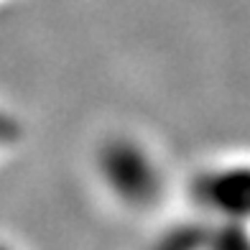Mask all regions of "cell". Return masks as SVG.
<instances>
[{
	"label": "cell",
	"instance_id": "cell-1",
	"mask_svg": "<svg viewBox=\"0 0 250 250\" xmlns=\"http://www.w3.org/2000/svg\"><path fill=\"white\" fill-rule=\"evenodd\" d=\"M0 250H10V248H5V245H0Z\"/></svg>",
	"mask_w": 250,
	"mask_h": 250
}]
</instances>
